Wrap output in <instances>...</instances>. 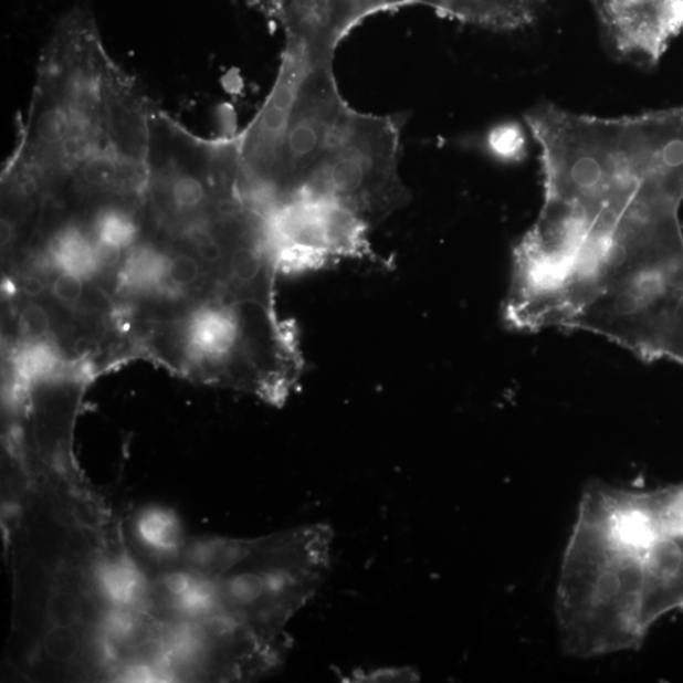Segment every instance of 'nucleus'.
<instances>
[{"label": "nucleus", "mask_w": 683, "mask_h": 683, "mask_svg": "<svg viewBox=\"0 0 683 683\" xmlns=\"http://www.w3.org/2000/svg\"><path fill=\"white\" fill-rule=\"evenodd\" d=\"M525 122L545 198L514 249L512 285L555 308L558 326L588 302L620 243L681 224L683 107L601 118L543 103Z\"/></svg>", "instance_id": "1"}, {"label": "nucleus", "mask_w": 683, "mask_h": 683, "mask_svg": "<svg viewBox=\"0 0 683 683\" xmlns=\"http://www.w3.org/2000/svg\"><path fill=\"white\" fill-rule=\"evenodd\" d=\"M589 525L591 563L621 614L650 632L683 609V534L665 528L659 490L595 483L580 503Z\"/></svg>", "instance_id": "2"}, {"label": "nucleus", "mask_w": 683, "mask_h": 683, "mask_svg": "<svg viewBox=\"0 0 683 683\" xmlns=\"http://www.w3.org/2000/svg\"><path fill=\"white\" fill-rule=\"evenodd\" d=\"M399 160L397 120L351 108L308 186L288 199L326 201L374 228L410 198L399 174Z\"/></svg>", "instance_id": "3"}, {"label": "nucleus", "mask_w": 683, "mask_h": 683, "mask_svg": "<svg viewBox=\"0 0 683 683\" xmlns=\"http://www.w3.org/2000/svg\"><path fill=\"white\" fill-rule=\"evenodd\" d=\"M332 63L333 56L314 57L297 90L271 207L308 186L351 109L342 98Z\"/></svg>", "instance_id": "4"}, {"label": "nucleus", "mask_w": 683, "mask_h": 683, "mask_svg": "<svg viewBox=\"0 0 683 683\" xmlns=\"http://www.w3.org/2000/svg\"><path fill=\"white\" fill-rule=\"evenodd\" d=\"M314 57L317 56L304 43L286 39L273 90L255 119L238 137L244 190L260 207L267 208L273 200L288 119L297 90Z\"/></svg>", "instance_id": "5"}, {"label": "nucleus", "mask_w": 683, "mask_h": 683, "mask_svg": "<svg viewBox=\"0 0 683 683\" xmlns=\"http://www.w3.org/2000/svg\"><path fill=\"white\" fill-rule=\"evenodd\" d=\"M612 54L638 66L660 63L683 31L680 0H589Z\"/></svg>", "instance_id": "6"}, {"label": "nucleus", "mask_w": 683, "mask_h": 683, "mask_svg": "<svg viewBox=\"0 0 683 683\" xmlns=\"http://www.w3.org/2000/svg\"><path fill=\"white\" fill-rule=\"evenodd\" d=\"M542 3L543 0H413V4L432 7L454 20L496 31L530 24Z\"/></svg>", "instance_id": "7"}, {"label": "nucleus", "mask_w": 683, "mask_h": 683, "mask_svg": "<svg viewBox=\"0 0 683 683\" xmlns=\"http://www.w3.org/2000/svg\"><path fill=\"white\" fill-rule=\"evenodd\" d=\"M95 246L96 242L91 241L81 228L70 225L56 233L51 252L61 266L83 276L96 267Z\"/></svg>", "instance_id": "8"}, {"label": "nucleus", "mask_w": 683, "mask_h": 683, "mask_svg": "<svg viewBox=\"0 0 683 683\" xmlns=\"http://www.w3.org/2000/svg\"><path fill=\"white\" fill-rule=\"evenodd\" d=\"M95 241L122 251L129 248L138 235V224L133 213L124 207L103 208L93 222Z\"/></svg>", "instance_id": "9"}, {"label": "nucleus", "mask_w": 683, "mask_h": 683, "mask_svg": "<svg viewBox=\"0 0 683 683\" xmlns=\"http://www.w3.org/2000/svg\"><path fill=\"white\" fill-rule=\"evenodd\" d=\"M102 586L107 598L126 607L141 598L145 581L133 564L117 560L103 569Z\"/></svg>", "instance_id": "10"}, {"label": "nucleus", "mask_w": 683, "mask_h": 683, "mask_svg": "<svg viewBox=\"0 0 683 683\" xmlns=\"http://www.w3.org/2000/svg\"><path fill=\"white\" fill-rule=\"evenodd\" d=\"M137 532L147 547L162 551L177 549L182 539L177 516L162 509L146 512L138 519Z\"/></svg>", "instance_id": "11"}, {"label": "nucleus", "mask_w": 683, "mask_h": 683, "mask_svg": "<svg viewBox=\"0 0 683 683\" xmlns=\"http://www.w3.org/2000/svg\"><path fill=\"white\" fill-rule=\"evenodd\" d=\"M166 262L155 250L139 248L127 261V274L130 282L150 285L165 273Z\"/></svg>", "instance_id": "12"}, {"label": "nucleus", "mask_w": 683, "mask_h": 683, "mask_svg": "<svg viewBox=\"0 0 683 683\" xmlns=\"http://www.w3.org/2000/svg\"><path fill=\"white\" fill-rule=\"evenodd\" d=\"M82 614V602L73 592L56 591L48 600L46 618L52 627L74 628Z\"/></svg>", "instance_id": "13"}, {"label": "nucleus", "mask_w": 683, "mask_h": 683, "mask_svg": "<svg viewBox=\"0 0 683 683\" xmlns=\"http://www.w3.org/2000/svg\"><path fill=\"white\" fill-rule=\"evenodd\" d=\"M487 145L496 157L504 160L519 159L525 147L523 129L512 124L495 127L487 137Z\"/></svg>", "instance_id": "14"}, {"label": "nucleus", "mask_w": 683, "mask_h": 683, "mask_svg": "<svg viewBox=\"0 0 683 683\" xmlns=\"http://www.w3.org/2000/svg\"><path fill=\"white\" fill-rule=\"evenodd\" d=\"M43 647L52 660L65 662L77 653L81 641L74 628L52 627L43 639Z\"/></svg>", "instance_id": "15"}, {"label": "nucleus", "mask_w": 683, "mask_h": 683, "mask_svg": "<svg viewBox=\"0 0 683 683\" xmlns=\"http://www.w3.org/2000/svg\"><path fill=\"white\" fill-rule=\"evenodd\" d=\"M201 274V266L195 256L188 253H178L166 262L165 275L169 283L179 288L195 285Z\"/></svg>", "instance_id": "16"}, {"label": "nucleus", "mask_w": 683, "mask_h": 683, "mask_svg": "<svg viewBox=\"0 0 683 683\" xmlns=\"http://www.w3.org/2000/svg\"><path fill=\"white\" fill-rule=\"evenodd\" d=\"M19 326L25 338L36 342L49 335L51 319L49 313L42 306L30 304L21 312Z\"/></svg>", "instance_id": "17"}, {"label": "nucleus", "mask_w": 683, "mask_h": 683, "mask_svg": "<svg viewBox=\"0 0 683 683\" xmlns=\"http://www.w3.org/2000/svg\"><path fill=\"white\" fill-rule=\"evenodd\" d=\"M51 291L59 302L74 305L82 300L84 294L83 279L73 271L64 270L52 282Z\"/></svg>", "instance_id": "18"}, {"label": "nucleus", "mask_w": 683, "mask_h": 683, "mask_svg": "<svg viewBox=\"0 0 683 683\" xmlns=\"http://www.w3.org/2000/svg\"><path fill=\"white\" fill-rule=\"evenodd\" d=\"M418 674L410 669H378L355 673L353 682H410L418 681Z\"/></svg>", "instance_id": "19"}, {"label": "nucleus", "mask_w": 683, "mask_h": 683, "mask_svg": "<svg viewBox=\"0 0 683 683\" xmlns=\"http://www.w3.org/2000/svg\"><path fill=\"white\" fill-rule=\"evenodd\" d=\"M195 577L183 574L177 572L169 575L165 579V588L168 590L175 599L179 598L181 593L186 592L191 585Z\"/></svg>", "instance_id": "20"}, {"label": "nucleus", "mask_w": 683, "mask_h": 683, "mask_svg": "<svg viewBox=\"0 0 683 683\" xmlns=\"http://www.w3.org/2000/svg\"><path fill=\"white\" fill-rule=\"evenodd\" d=\"M20 285L22 293L30 297H38L45 292V283L36 275H25Z\"/></svg>", "instance_id": "21"}, {"label": "nucleus", "mask_w": 683, "mask_h": 683, "mask_svg": "<svg viewBox=\"0 0 683 683\" xmlns=\"http://www.w3.org/2000/svg\"><path fill=\"white\" fill-rule=\"evenodd\" d=\"M15 239V224L10 218H2V249H8L14 242Z\"/></svg>", "instance_id": "22"}, {"label": "nucleus", "mask_w": 683, "mask_h": 683, "mask_svg": "<svg viewBox=\"0 0 683 683\" xmlns=\"http://www.w3.org/2000/svg\"><path fill=\"white\" fill-rule=\"evenodd\" d=\"M671 361L677 362L683 366V327L681 329L677 344L673 348Z\"/></svg>", "instance_id": "23"}]
</instances>
